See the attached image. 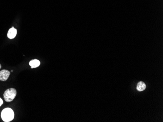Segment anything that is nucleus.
Segmentation results:
<instances>
[{
	"instance_id": "20e7f679",
	"label": "nucleus",
	"mask_w": 163,
	"mask_h": 122,
	"mask_svg": "<svg viewBox=\"0 0 163 122\" xmlns=\"http://www.w3.org/2000/svg\"><path fill=\"white\" fill-rule=\"evenodd\" d=\"M17 35V29L14 27L11 28L8 33V37L10 39H13L15 38Z\"/></svg>"
},
{
	"instance_id": "0eeeda50",
	"label": "nucleus",
	"mask_w": 163,
	"mask_h": 122,
	"mask_svg": "<svg viewBox=\"0 0 163 122\" xmlns=\"http://www.w3.org/2000/svg\"><path fill=\"white\" fill-rule=\"evenodd\" d=\"M3 100H2V99L0 98V107L2 106V105L3 104Z\"/></svg>"
},
{
	"instance_id": "39448f33",
	"label": "nucleus",
	"mask_w": 163,
	"mask_h": 122,
	"mask_svg": "<svg viewBox=\"0 0 163 122\" xmlns=\"http://www.w3.org/2000/svg\"><path fill=\"white\" fill-rule=\"evenodd\" d=\"M40 61H39V60H36V59L31 60L29 63V64L32 69L37 68L40 65Z\"/></svg>"
},
{
	"instance_id": "7ed1b4c3",
	"label": "nucleus",
	"mask_w": 163,
	"mask_h": 122,
	"mask_svg": "<svg viewBox=\"0 0 163 122\" xmlns=\"http://www.w3.org/2000/svg\"><path fill=\"white\" fill-rule=\"evenodd\" d=\"M10 75V72L8 70H3L0 71V80L6 81L8 80Z\"/></svg>"
},
{
	"instance_id": "6e6552de",
	"label": "nucleus",
	"mask_w": 163,
	"mask_h": 122,
	"mask_svg": "<svg viewBox=\"0 0 163 122\" xmlns=\"http://www.w3.org/2000/svg\"><path fill=\"white\" fill-rule=\"evenodd\" d=\"M1 68H2V66H1V64H0V69H1Z\"/></svg>"
},
{
	"instance_id": "423d86ee",
	"label": "nucleus",
	"mask_w": 163,
	"mask_h": 122,
	"mask_svg": "<svg viewBox=\"0 0 163 122\" xmlns=\"http://www.w3.org/2000/svg\"><path fill=\"white\" fill-rule=\"evenodd\" d=\"M146 85L145 83L142 81L139 82L138 83L137 87H136V89L139 92L144 91L146 89Z\"/></svg>"
},
{
	"instance_id": "f03ea898",
	"label": "nucleus",
	"mask_w": 163,
	"mask_h": 122,
	"mask_svg": "<svg viewBox=\"0 0 163 122\" xmlns=\"http://www.w3.org/2000/svg\"><path fill=\"white\" fill-rule=\"evenodd\" d=\"M17 95V91L14 88H10L6 89L3 94L5 101L10 102L14 99Z\"/></svg>"
},
{
	"instance_id": "f257e3e1",
	"label": "nucleus",
	"mask_w": 163,
	"mask_h": 122,
	"mask_svg": "<svg viewBox=\"0 0 163 122\" xmlns=\"http://www.w3.org/2000/svg\"><path fill=\"white\" fill-rule=\"evenodd\" d=\"M1 118L4 122H10L13 120L14 118L13 110L10 108H6L2 110Z\"/></svg>"
}]
</instances>
